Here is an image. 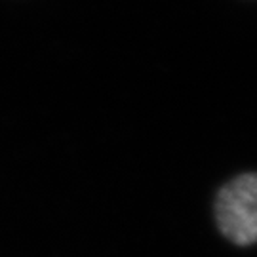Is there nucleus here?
Instances as JSON below:
<instances>
[{"mask_svg":"<svg viewBox=\"0 0 257 257\" xmlns=\"http://www.w3.org/2000/svg\"><path fill=\"white\" fill-rule=\"evenodd\" d=\"M215 221L221 234L236 246L257 242V174L230 179L215 198Z\"/></svg>","mask_w":257,"mask_h":257,"instance_id":"1","label":"nucleus"}]
</instances>
